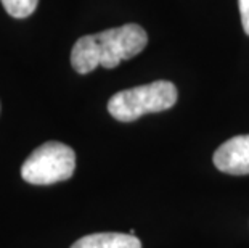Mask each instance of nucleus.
Here are the masks:
<instances>
[{"label": "nucleus", "mask_w": 249, "mask_h": 248, "mask_svg": "<svg viewBox=\"0 0 249 248\" xmlns=\"http://www.w3.org/2000/svg\"><path fill=\"white\" fill-rule=\"evenodd\" d=\"M238 7H240L243 29L249 36V0H238Z\"/></svg>", "instance_id": "obj_7"}, {"label": "nucleus", "mask_w": 249, "mask_h": 248, "mask_svg": "<svg viewBox=\"0 0 249 248\" xmlns=\"http://www.w3.org/2000/svg\"><path fill=\"white\" fill-rule=\"evenodd\" d=\"M0 2L10 17L28 18L36 12L39 0H0Z\"/></svg>", "instance_id": "obj_6"}, {"label": "nucleus", "mask_w": 249, "mask_h": 248, "mask_svg": "<svg viewBox=\"0 0 249 248\" xmlns=\"http://www.w3.org/2000/svg\"><path fill=\"white\" fill-rule=\"evenodd\" d=\"M146 44V31L135 23L82 36L71 50V65L79 75H87L97 66L111 70L137 57Z\"/></svg>", "instance_id": "obj_1"}, {"label": "nucleus", "mask_w": 249, "mask_h": 248, "mask_svg": "<svg viewBox=\"0 0 249 248\" xmlns=\"http://www.w3.org/2000/svg\"><path fill=\"white\" fill-rule=\"evenodd\" d=\"M214 165L219 171L245 176L249 174V134L231 137L215 150Z\"/></svg>", "instance_id": "obj_4"}, {"label": "nucleus", "mask_w": 249, "mask_h": 248, "mask_svg": "<svg viewBox=\"0 0 249 248\" xmlns=\"http://www.w3.org/2000/svg\"><path fill=\"white\" fill-rule=\"evenodd\" d=\"M177 97V87L171 81H155L114 94L108 102V112L114 119L130 123L143 114L172 108Z\"/></svg>", "instance_id": "obj_2"}, {"label": "nucleus", "mask_w": 249, "mask_h": 248, "mask_svg": "<svg viewBox=\"0 0 249 248\" xmlns=\"http://www.w3.org/2000/svg\"><path fill=\"white\" fill-rule=\"evenodd\" d=\"M71 248H142V242L139 237L132 234L97 232L74 242Z\"/></svg>", "instance_id": "obj_5"}, {"label": "nucleus", "mask_w": 249, "mask_h": 248, "mask_svg": "<svg viewBox=\"0 0 249 248\" xmlns=\"http://www.w3.org/2000/svg\"><path fill=\"white\" fill-rule=\"evenodd\" d=\"M76 170V153L61 142H45L26 158L21 177L34 186H50L70 179Z\"/></svg>", "instance_id": "obj_3"}]
</instances>
